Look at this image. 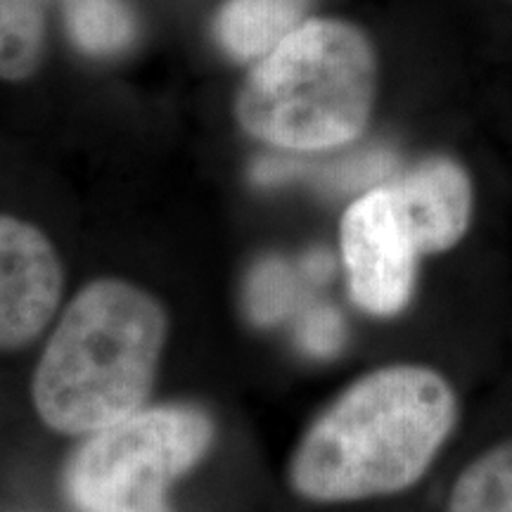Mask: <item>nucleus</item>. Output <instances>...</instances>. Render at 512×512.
<instances>
[{
	"mask_svg": "<svg viewBox=\"0 0 512 512\" xmlns=\"http://www.w3.org/2000/svg\"><path fill=\"white\" fill-rule=\"evenodd\" d=\"M309 0H228L219 15V41L238 60H254L302 24Z\"/></svg>",
	"mask_w": 512,
	"mask_h": 512,
	"instance_id": "8",
	"label": "nucleus"
},
{
	"mask_svg": "<svg viewBox=\"0 0 512 512\" xmlns=\"http://www.w3.org/2000/svg\"><path fill=\"white\" fill-rule=\"evenodd\" d=\"M294 278L283 261L268 259L254 268L247 287V309L256 323L271 325L292 309Z\"/></svg>",
	"mask_w": 512,
	"mask_h": 512,
	"instance_id": "12",
	"label": "nucleus"
},
{
	"mask_svg": "<svg viewBox=\"0 0 512 512\" xmlns=\"http://www.w3.org/2000/svg\"><path fill=\"white\" fill-rule=\"evenodd\" d=\"M64 273L50 240L31 223L0 216V349H19L53 320Z\"/></svg>",
	"mask_w": 512,
	"mask_h": 512,
	"instance_id": "6",
	"label": "nucleus"
},
{
	"mask_svg": "<svg viewBox=\"0 0 512 512\" xmlns=\"http://www.w3.org/2000/svg\"><path fill=\"white\" fill-rule=\"evenodd\" d=\"M451 512H512V441L486 453L460 477Z\"/></svg>",
	"mask_w": 512,
	"mask_h": 512,
	"instance_id": "11",
	"label": "nucleus"
},
{
	"mask_svg": "<svg viewBox=\"0 0 512 512\" xmlns=\"http://www.w3.org/2000/svg\"><path fill=\"white\" fill-rule=\"evenodd\" d=\"M72 41L91 55H114L133 41L136 24L121 0H72L67 8Z\"/></svg>",
	"mask_w": 512,
	"mask_h": 512,
	"instance_id": "10",
	"label": "nucleus"
},
{
	"mask_svg": "<svg viewBox=\"0 0 512 512\" xmlns=\"http://www.w3.org/2000/svg\"><path fill=\"white\" fill-rule=\"evenodd\" d=\"M342 252L356 304L382 316L403 309L418 247L392 190H373L351 204L342 221Z\"/></svg>",
	"mask_w": 512,
	"mask_h": 512,
	"instance_id": "5",
	"label": "nucleus"
},
{
	"mask_svg": "<svg viewBox=\"0 0 512 512\" xmlns=\"http://www.w3.org/2000/svg\"><path fill=\"white\" fill-rule=\"evenodd\" d=\"M207 415L152 408L93 432L67 467V494L81 512H171L169 484L204 456Z\"/></svg>",
	"mask_w": 512,
	"mask_h": 512,
	"instance_id": "4",
	"label": "nucleus"
},
{
	"mask_svg": "<svg viewBox=\"0 0 512 512\" xmlns=\"http://www.w3.org/2000/svg\"><path fill=\"white\" fill-rule=\"evenodd\" d=\"M166 339L164 309L126 280H95L57 323L34 375L50 430L93 434L140 411Z\"/></svg>",
	"mask_w": 512,
	"mask_h": 512,
	"instance_id": "2",
	"label": "nucleus"
},
{
	"mask_svg": "<svg viewBox=\"0 0 512 512\" xmlns=\"http://www.w3.org/2000/svg\"><path fill=\"white\" fill-rule=\"evenodd\" d=\"M418 252L456 245L470 219V183L456 164L434 159L389 185Z\"/></svg>",
	"mask_w": 512,
	"mask_h": 512,
	"instance_id": "7",
	"label": "nucleus"
},
{
	"mask_svg": "<svg viewBox=\"0 0 512 512\" xmlns=\"http://www.w3.org/2000/svg\"><path fill=\"white\" fill-rule=\"evenodd\" d=\"M46 36V0H0V79H29L41 67Z\"/></svg>",
	"mask_w": 512,
	"mask_h": 512,
	"instance_id": "9",
	"label": "nucleus"
},
{
	"mask_svg": "<svg viewBox=\"0 0 512 512\" xmlns=\"http://www.w3.org/2000/svg\"><path fill=\"white\" fill-rule=\"evenodd\" d=\"M330 271V261L328 256L325 254H313L309 259V273L316 275V278H320V275H325Z\"/></svg>",
	"mask_w": 512,
	"mask_h": 512,
	"instance_id": "14",
	"label": "nucleus"
},
{
	"mask_svg": "<svg viewBox=\"0 0 512 512\" xmlns=\"http://www.w3.org/2000/svg\"><path fill=\"white\" fill-rule=\"evenodd\" d=\"M342 318L332 309H316L302 320L299 342L309 354L328 356L342 344Z\"/></svg>",
	"mask_w": 512,
	"mask_h": 512,
	"instance_id": "13",
	"label": "nucleus"
},
{
	"mask_svg": "<svg viewBox=\"0 0 512 512\" xmlns=\"http://www.w3.org/2000/svg\"><path fill=\"white\" fill-rule=\"evenodd\" d=\"M453 396L439 375L389 368L366 377L306 434L292 484L311 501L392 494L430 465L453 425Z\"/></svg>",
	"mask_w": 512,
	"mask_h": 512,
	"instance_id": "1",
	"label": "nucleus"
},
{
	"mask_svg": "<svg viewBox=\"0 0 512 512\" xmlns=\"http://www.w3.org/2000/svg\"><path fill=\"white\" fill-rule=\"evenodd\" d=\"M375 64L366 38L339 22H306L261 57L238 98L247 133L287 150L349 143L366 126Z\"/></svg>",
	"mask_w": 512,
	"mask_h": 512,
	"instance_id": "3",
	"label": "nucleus"
}]
</instances>
